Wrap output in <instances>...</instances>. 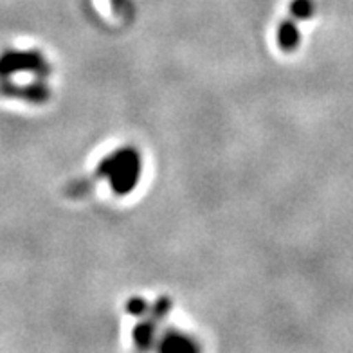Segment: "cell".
<instances>
[{
    "label": "cell",
    "instance_id": "cell-1",
    "mask_svg": "<svg viewBox=\"0 0 353 353\" xmlns=\"http://www.w3.org/2000/svg\"><path fill=\"white\" fill-rule=\"evenodd\" d=\"M98 175L110 182V188L117 195L130 193L141 176V157L137 150L121 148L107 155L99 163Z\"/></svg>",
    "mask_w": 353,
    "mask_h": 353
},
{
    "label": "cell",
    "instance_id": "cell-2",
    "mask_svg": "<svg viewBox=\"0 0 353 353\" xmlns=\"http://www.w3.org/2000/svg\"><path fill=\"white\" fill-rule=\"evenodd\" d=\"M19 72H31L38 79L49 74V65L37 51H6L0 54V79H11Z\"/></svg>",
    "mask_w": 353,
    "mask_h": 353
},
{
    "label": "cell",
    "instance_id": "cell-3",
    "mask_svg": "<svg viewBox=\"0 0 353 353\" xmlns=\"http://www.w3.org/2000/svg\"><path fill=\"white\" fill-rule=\"evenodd\" d=\"M0 92L6 96H17L29 103H42L49 98V88L42 79H37L29 85L14 83L13 79H0Z\"/></svg>",
    "mask_w": 353,
    "mask_h": 353
},
{
    "label": "cell",
    "instance_id": "cell-4",
    "mask_svg": "<svg viewBox=\"0 0 353 353\" xmlns=\"http://www.w3.org/2000/svg\"><path fill=\"white\" fill-rule=\"evenodd\" d=\"M301 42V33H299L298 20L287 19L278 26V46L285 52L294 51Z\"/></svg>",
    "mask_w": 353,
    "mask_h": 353
},
{
    "label": "cell",
    "instance_id": "cell-5",
    "mask_svg": "<svg viewBox=\"0 0 353 353\" xmlns=\"http://www.w3.org/2000/svg\"><path fill=\"white\" fill-rule=\"evenodd\" d=\"M159 350H163V352H191V350H199V346H196L195 341H191V337L181 334V332H166L161 337Z\"/></svg>",
    "mask_w": 353,
    "mask_h": 353
},
{
    "label": "cell",
    "instance_id": "cell-6",
    "mask_svg": "<svg viewBox=\"0 0 353 353\" xmlns=\"http://www.w3.org/2000/svg\"><path fill=\"white\" fill-rule=\"evenodd\" d=\"M157 326H159V323H155V321L150 319V317L143 319L139 325L135 326L134 343L137 344V348L146 350V348H150L152 344H154Z\"/></svg>",
    "mask_w": 353,
    "mask_h": 353
},
{
    "label": "cell",
    "instance_id": "cell-7",
    "mask_svg": "<svg viewBox=\"0 0 353 353\" xmlns=\"http://www.w3.org/2000/svg\"><path fill=\"white\" fill-rule=\"evenodd\" d=\"M316 11L314 0H292L290 2V14L294 20H307Z\"/></svg>",
    "mask_w": 353,
    "mask_h": 353
},
{
    "label": "cell",
    "instance_id": "cell-8",
    "mask_svg": "<svg viewBox=\"0 0 353 353\" xmlns=\"http://www.w3.org/2000/svg\"><path fill=\"white\" fill-rule=\"evenodd\" d=\"M150 307H152V305H148V303L144 301L143 298H134L128 301V305H126V310H128V314H130V316L144 317V316H148Z\"/></svg>",
    "mask_w": 353,
    "mask_h": 353
}]
</instances>
